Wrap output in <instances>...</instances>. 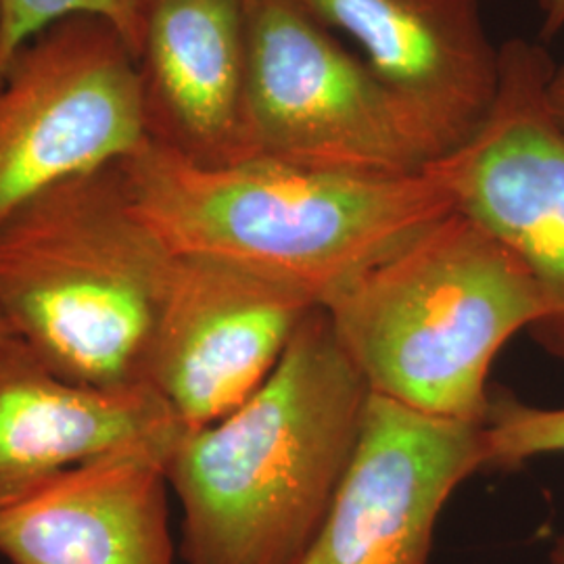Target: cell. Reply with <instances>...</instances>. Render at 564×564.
Listing matches in <instances>:
<instances>
[{
  "label": "cell",
  "mask_w": 564,
  "mask_h": 564,
  "mask_svg": "<svg viewBox=\"0 0 564 564\" xmlns=\"http://www.w3.org/2000/svg\"><path fill=\"white\" fill-rule=\"evenodd\" d=\"M370 389L324 307L268 381L216 423L184 426L165 477L184 564H300L362 433Z\"/></svg>",
  "instance_id": "obj_1"
},
{
  "label": "cell",
  "mask_w": 564,
  "mask_h": 564,
  "mask_svg": "<svg viewBox=\"0 0 564 564\" xmlns=\"http://www.w3.org/2000/svg\"><path fill=\"white\" fill-rule=\"evenodd\" d=\"M120 172L134 212L172 256L241 265L321 307L456 209L431 170L368 176L274 160L212 167L149 139Z\"/></svg>",
  "instance_id": "obj_2"
},
{
  "label": "cell",
  "mask_w": 564,
  "mask_h": 564,
  "mask_svg": "<svg viewBox=\"0 0 564 564\" xmlns=\"http://www.w3.org/2000/svg\"><path fill=\"white\" fill-rule=\"evenodd\" d=\"M324 310L372 395L475 424H484L500 349L547 318L523 265L458 209Z\"/></svg>",
  "instance_id": "obj_3"
},
{
  "label": "cell",
  "mask_w": 564,
  "mask_h": 564,
  "mask_svg": "<svg viewBox=\"0 0 564 564\" xmlns=\"http://www.w3.org/2000/svg\"><path fill=\"white\" fill-rule=\"evenodd\" d=\"M172 260L111 163L51 186L0 226V318L74 383L149 384Z\"/></svg>",
  "instance_id": "obj_4"
},
{
  "label": "cell",
  "mask_w": 564,
  "mask_h": 564,
  "mask_svg": "<svg viewBox=\"0 0 564 564\" xmlns=\"http://www.w3.org/2000/svg\"><path fill=\"white\" fill-rule=\"evenodd\" d=\"M247 160L410 176L435 147L360 57L295 0H247Z\"/></svg>",
  "instance_id": "obj_5"
},
{
  "label": "cell",
  "mask_w": 564,
  "mask_h": 564,
  "mask_svg": "<svg viewBox=\"0 0 564 564\" xmlns=\"http://www.w3.org/2000/svg\"><path fill=\"white\" fill-rule=\"evenodd\" d=\"M149 141L139 59L99 15L28 42L0 80V226L61 182L126 160Z\"/></svg>",
  "instance_id": "obj_6"
},
{
  "label": "cell",
  "mask_w": 564,
  "mask_h": 564,
  "mask_svg": "<svg viewBox=\"0 0 564 564\" xmlns=\"http://www.w3.org/2000/svg\"><path fill=\"white\" fill-rule=\"evenodd\" d=\"M552 65L540 44H505L489 113L429 170L535 282L547 318L533 335L564 358V128L545 95Z\"/></svg>",
  "instance_id": "obj_7"
},
{
  "label": "cell",
  "mask_w": 564,
  "mask_h": 564,
  "mask_svg": "<svg viewBox=\"0 0 564 564\" xmlns=\"http://www.w3.org/2000/svg\"><path fill=\"white\" fill-rule=\"evenodd\" d=\"M321 305L235 263L174 256L147 383L186 426L216 423L247 402Z\"/></svg>",
  "instance_id": "obj_8"
},
{
  "label": "cell",
  "mask_w": 564,
  "mask_h": 564,
  "mask_svg": "<svg viewBox=\"0 0 564 564\" xmlns=\"http://www.w3.org/2000/svg\"><path fill=\"white\" fill-rule=\"evenodd\" d=\"M484 466V424L370 395L356 454L300 564H429L447 500Z\"/></svg>",
  "instance_id": "obj_9"
},
{
  "label": "cell",
  "mask_w": 564,
  "mask_h": 564,
  "mask_svg": "<svg viewBox=\"0 0 564 564\" xmlns=\"http://www.w3.org/2000/svg\"><path fill=\"white\" fill-rule=\"evenodd\" d=\"M295 2L354 41L360 59L419 123L440 160L489 113L500 82V48L485 34L477 0Z\"/></svg>",
  "instance_id": "obj_10"
},
{
  "label": "cell",
  "mask_w": 564,
  "mask_h": 564,
  "mask_svg": "<svg viewBox=\"0 0 564 564\" xmlns=\"http://www.w3.org/2000/svg\"><path fill=\"white\" fill-rule=\"evenodd\" d=\"M181 433L107 452L0 508V556L9 564H174L165 463Z\"/></svg>",
  "instance_id": "obj_11"
},
{
  "label": "cell",
  "mask_w": 564,
  "mask_h": 564,
  "mask_svg": "<svg viewBox=\"0 0 564 564\" xmlns=\"http://www.w3.org/2000/svg\"><path fill=\"white\" fill-rule=\"evenodd\" d=\"M184 426L151 384L74 383L18 335L0 341V508L67 468Z\"/></svg>",
  "instance_id": "obj_12"
},
{
  "label": "cell",
  "mask_w": 564,
  "mask_h": 564,
  "mask_svg": "<svg viewBox=\"0 0 564 564\" xmlns=\"http://www.w3.org/2000/svg\"><path fill=\"white\" fill-rule=\"evenodd\" d=\"M147 132L199 165L245 162L247 0H144Z\"/></svg>",
  "instance_id": "obj_13"
},
{
  "label": "cell",
  "mask_w": 564,
  "mask_h": 564,
  "mask_svg": "<svg viewBox=\"0 0 564 564\" xmlns=\"http://www.w3.org/2000/svg\"><path fill=\"white\" fill-rule=\"evenodd\" d=\"M485 466L514 470L524 463L564 454V408H540L498 389L484 421Z\"/></svg>",
  "instance_id": "obj_14"
},
{
  "label": "cell",
  "mask_w": 564,
  "mask_h": 564,
  "mask_svg": "<svg viewBox=\"0 0 564 564\" xmlns=\"http://www.w3.org/2000/svg\"><path fill=\"white\" fill-rule=\"evenodd\" d=\"M144 0H4L0 32V80L21 48L48 25L74 15H99L111 21L141 55Z\"/></svg>",
  "instance_id": "obj_15"
},
{
  "label": "cell",
  "mask_w": 564,
  "mask_h": 564,
  "mask_svg": "<svg viewBox=\"0 0 564 564\" xmlns=\"http://www.w3.org/2000/svg\"><path fill=\"white\" fill-rule=\"evenodd\" d=\"M545 95H547V105H550L554 118L561 121V126L564 128V59L552 65Z\"/></svg>",
  "instance_id": "obj_16"
},
{
  "label": "cell",
  "mask_w": 564,
  "mask_h": 564,
  "mask_svg": "<svg viewBox=\"0 0 564 564\" xmlns=\"http://www.w3.org/2000/svg\"><path fill=\"white\" fill-rule=\"evenodd\" d=\"M542 36L554 39L564 28V0H540Z\"/></svg>",
  "instance_id": "obj_17"
},
{
  "label": "cell",
  "mask_w": 564,
  "mask_h": 564,
  "mask_svg": "<svg viewBox=\"0 0 564 564\" xmlns=\"http://www.w3.org/2000/svg\"><path fill=\"white\" fill-rule=\"evenodd\" d=\"M550 564H564V535L556 540V544L550 552Z\"/></svg>",
  "instance_id": "obj_18"
},
{
  "label": "cell",
  "mask_w": 564,
  "mask_h": 564,
  "mask_svg": "<svg viewBox=\"0 0 564 564\" xmlns=\"http://www.w3.org/2000/svg\"><path fill=\"white\" fill-rule=\"evenodd\" d=\"M9 333H11V328H9V326H7V323H4L2 318H0V341H2V339H4V337H7Z\"/></svg>",
  "instance_id": "obj_19"
},
{
  "label": "cell",
  "mask_w": 564,
  "mask_h": 564,
  "mask_svg": "<svg viewBox=\"0 0 564 564\" xmlns=\"http://www.w3.org/2000/svg\"><path fill=\"white\" fill-rule=\"evenodd\" d=\"M2 21H4V0H0V32H2Z\"/></svg>",
  "instance_id": "obj_20"
}]
</instances>
